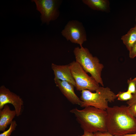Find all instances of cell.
<instances>
[{"instance_id":"cell-24","label":"cell","mask_w":136,"mask_h":136,"mask_svg":"<svg viewBox=\"0 0 136 136\" xmlns=\"http://www.w3.org/2000/svg\"><path fill=\"white\" fill-rule=\"evenodd\" d=\"M135 20L136 22V17H135ZM135 26H136V25H135Z\"/></svg>"},{"instance_id":"cell-11","label":"cell","mask_w":136,"mask_h":136,"mask_svg":"<svg viewBox=\"0 0 136 136\" xmlns=\"http://www.w3.org/2000/svg\"><path fill=\"white\" fill-rule=\"evenodd\" d=\"M16 113L15 110H11L7 104L0 110V131H5L8 125L11 124Z\"/></svg>"},{"instance_id":"cell-2","label":"cell","mask_w":136,"mask_h":136,"mask_svg":"<svg viewBox=\"0 0 136 136\" xmlns=\"http://www.w3.org/2000/svg\"><path fill=\"white\" fill-rule=\"evenodd\" d=\"M70 112L74 115L84 131L93 133L107 131L106 110L87 106L81 110L73 108Z\"/></svg>"},{"instance_id":"cell-19","label":"cell","mask_w":136,"mask_h":136,"mask_svg":"<svg viewBox=\"0 0 136 136\" xmlns=\"http://www.w3.org/2000/svg\"><path fill=\"white\" fill-rule=\"evenodd\" d=\"M96 136H119L116 135H113L108 131L105 132H97L94 133Z\"/></svg>"},{"instance_id":"cell-18","label":"cell","mask_w":136,"mask_h":136,"mask_svg":"<svg viewBox=\"0 0 136 136\" xmlns=\"http://www.w3.org/2000/svg\"><path fill=\"white\" fill-rule=\"evenodd\" d=\"M126 103L128 104V106H130L136 104V92L132 94V98L130 100L127 101Z\"/></svg>"},{"instance_id":"cell-4","label":"cell","mask_w":136,"mask_h":136,"mask_svg":"<svg viewBox=\"0 0 136 136\" xmlns=\"http://www.w3.org/2000/svg\"><path fill=\"white\" fill-rule=\"evenodd\" d=\"M95 91L92 92L87 90L81 91V107L91 106L106 110L109 107L108 102H113L117 98V94L108 87L99 86Z\"/></svg>"},{"instance_id":"cell-10","label":"cell","mask_w":136,"mask_h":136,"mask_svg":"<svg viewBox=\"0 0 136 136\" xmlns=\"http://www.w3.org/2000/svg\"><path fill=\"white\" fill-rule=\"evenodd\" d=\"M51 66L54 75V81L59 80L66 81L75 87V82L72 75L69 64L60 65L52 63Z\"/></svg>"},{"instance_id":"cell-3","label":"cell","mask_w":136,"mask_h":136,"mask_svg":"<svg viewBox=\"0 0 136 136\" xmlns=\"http://www.w3.org/2000/svg\"><path fill=\"white\" fill-rule=\"evenodd\" d=\"M73 52L76 61L87 73H89L97 83L103 87L101 73L104 66L100 63L98 58L93 56L88 49L83 46L75 47Z\"/></svg>"},{"instance_id":"cell-7","label":"cell","mask_w":136,"mask_h":136,"mask_svg":"<svg viewBox=\"0 0 136 136\" xmlns=\"http://www.w3.org/2000/svg\"><path fill=\"white\" fill-rule=\"evenodd\" d=\"M61 33L67 41L78 44L80 47L87 40L85 28L82 23L77 20L69 21Z\"/></svg>"},{"instance_id":"cell-1","label":"cell","mask_w":136,"mask_h":136,"mask_svg":"<svg viewBox=\"0 0 136 136\" xmlns=\"http://www.w3.org/2000/svg\"><path fill=\"white\" fill-rule=\"evenodd\" d=\"M106 111L107 127L110 133L121 136L136 133V118L131 113L128 106L109 107Z\"/></svg>"},{"instance_id":"cell-5","label":"cell","mask_w":136,"mask_h":136,"mask_svg":"<svg viewBox=\"0 0 136 136\" xmlns=\"http://www.w3.org/2000/svg\"><path fill=\"white\" fill-rule=\"evenodd\" d=\"M69 64L77 90H87L93 92L99 87V84L87 74L78 63L74 61Z\"/></svg>"},{"instance_id":"cell-20","label":"cell","mask_w":136,"mask_h":136,"mask_svg":"<svg viewBox=\"0 0 136 136\" xmlns=\"http://www.w3.org/2000/svg\"><path fill=\"white\" fill-rule=\"evenodd\" d=\"M128 106L131 113L133 116L136 118V104Z\"/></svg>"},{"instance_id":"cell-12","label":"cell","mask_w":136,"mask_h":136,"mask_svg":"<svg viewBox=\"0 0 136 136\" xmlns=\"http://www.w3.org/2000/svg\"><path fill=\"white\" fill-rule=\"evenodd\" d=\"M82 2L93 10L102 11H107L109 6V2L107 0H82Z\"/></svg>"},{"instance_id":"cell-23","label":"cell","mask_w":136,"mask_h":136,"mask_svg":"<svg viewBox=\"0 0 136 136\" xmlns=\"http://www.w3.org/2000/svg\"><path fill=\"white\" fill-rule=\"evenodd\" d=\"M78 136H86L85 134L84 133L83 134L81 135H79Z\"/></svg>"},{"instance_id":"cell-15","label":"cell","mask_w":136,"mask_h":136,"mask_svg":"<svg viewBox=\"0 0 136 136\" xmlns=\"http://www.w3.org/2000/svg\"><path fill=\"white\" fill-rule=\"evenodd\" d=\"M128 87L127 91L133 94L136 92V78L132 79L131 78L127 80Z\"/></svg>"},{"instance_id":"cell-17","label":"cell","mask_w":136,"mask_h":136,"mask_svg":"<svg viewBox=\"0 0 136 136\" xmlns=\"http://www.w3.org/2000/svg\"><path fill=\"white\" fill-rule=\"evenodd\" d=\"M129 51V56L130 58H133L136 56V42Z\"/></svg>"},{"instance_id":"cell-8","label":"cell","mask_w":136,"mask_h":136,"mask_svg":"<svg viewBox=\"0 0 136 136\" xmlns=\"http://www.w3.org/2000/svg\"><path fill=\"white\" fill-rule=\"evenodd\" d=\"M24 103L19 96L11 92L4 85L0 87V110L8 104H12L14 107L18 117L22 113Z\"/></svg>"},{"instance_id":"cell-6","label":"cell","mask_w":136,"mask_h":136,"mask_svg":"<svg viewBox=\"0 0 136 136\" xmlns=\"http://www.w3.org/2000/svg\"><path fill=\"white\" fill-rule=\"evenodd\" d=\"M37 9L41 13V19L43 23L49 24L56 20L60 15L59 8L62 1L59 0H33Z\"/></svg>"},{"instance_id":"cell-22","label":"cell","mask_w":136,"mask_h":136,"mask_svg":"<svg viewBox=\"0 0 136 136\" xmlns=\"http://www.w3.org/2000/svg\"><path fill=\"white\" fill-rule=\"evenodd\" d=\"M121 136H136V133L133 134H126Z\"/></svg>"},{"instance_id":"cell-14","label":"cell","mask_w":136,"mask_h":136,"mask_svg":"<svg viewBox=\"0 0 136 136\" xmlns=\"http://www.w3.org/2000/svg\"><path fill=\"white\" fill-rule=\"evenodd\" d=\"M117 95V100L122 101H128L131 99L132 97V93L127 91L119 92Z\"/></svg>"},{"instance_id":"cell-16","label":"cell","mask_w":136,"mask_h":136,"mask_svg":"<svg viewBox=\"0 0 136 136\" xmlns=\"http://www.w3.org/2000/svg\"><path fill=\"white\" fill-rule=\"evenodd\" d=\"M17 124L15 120H13L10 124L9 129L0 134V136H10L13 132L16 129Z\"/></svg>"},{"instance_id":"cell-13","label":"cell","mask_w":136,"mask_h":136,"mask_svg":"<svg viewBox=\"0 0 136 136\" xmlns=\"http://www.w3.org/2000/svg\"><path fill=\"white\" fill-rule=\"evenodd\" d=\"M121 39L129 51L136 42V26L130 29L126 34L121 37Z\"/></svg>"},{"instance_id":"cell-21","label":"cell","mask_w":136,"mask_h":136,"mask_svg":"<svg viewBox=\"0 0 136 136\" xmlns=\"http://www.w3.org/2000/svg\"><path fill=\"white\" fill-rule=\"evenodd\" d=\"M84 133L85 134L86 136H96L94 133L92 132L84 131Z\"/></svg>"},{"instance_id":"cell-9","label":"cell","mask_w":136,"mask_h":136,"mask_svg":"<svg viewBox=\"0 0 136 136\" xmlns=\"http://www.w3.org/2000/svg\"><path fill=\"white\" fill-rule=\"evenodd\" d=\"M57 86L67 99L73 104L80 106L82 101L75 94L73 85L66 81L59 80L54 81Z\"/></svg>"}]
</instances>
